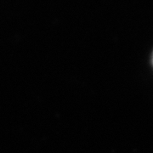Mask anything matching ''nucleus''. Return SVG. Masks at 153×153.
<instances>
[{
    "label": "nucleus",
    "instance_id": "nucleus-1",
    "mask_svg": "<svg viewBox=\"0 0 153 153\" xmlns=\"http://www.w3.org/2000/svg\"><path fill=\"white\" fill-rule=\"evenodd\" d=\"M152 63H153V55H152Z\"/></svg>",
    "mask_w": 153,
    "mask_h": 153
}]
</instances>
